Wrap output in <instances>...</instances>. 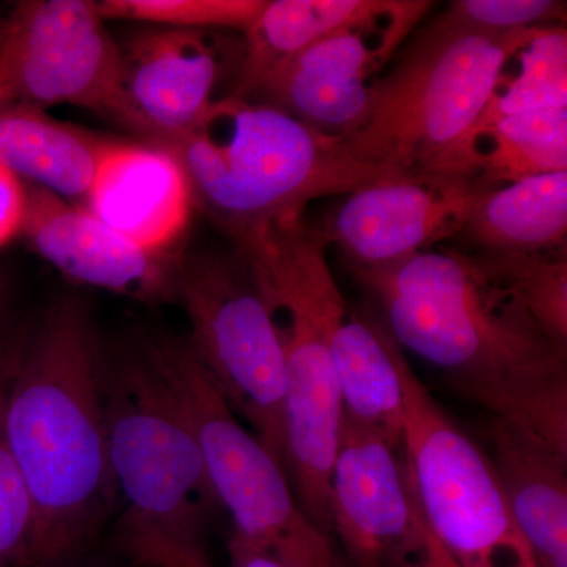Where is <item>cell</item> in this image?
<instances>
[{
  "mask_svg": "<svg viewBox=\"0 0 567 567\" xmlns=\"http://www.w3.org/2000/svg\"><path fill=\"white\" fill-rule=\"evenodd\" d=\"M35 567H118L117 563L104 554L99 546L91 548L81 554L70 555V557L55 559V561L47 563Z\"/></svg>",
  "mask_w": 567,
  "mask_h": 567,
  "instance_id": "obj_31",
  "label": "cell"
},
{
  "mask_svg": "<svg viewBox=\"0 0 567 567\" xmlns=\"http://www.w3.org/2000/svg\"><path fill=\"white\" fill-rule=\"evenodd\" d=\"M417 522H420V546H417L415 554L406 559L405 565L402 567H464L436 539L432 529L425 524L420 503H417Z\"/></svg>",
  "mask_w": 567,
  "mask_h": 567,
  "instance_id": "obj_30",
  "label": "cell"
},
{
  "mask_svg": "<svg viewBox=\"0 0 567 567\" xmlns=\"http://www.w3.org/2000/svg\"><path fill=\"white\" fill-rule=\"evenodd\" d=\"M14 347L17 339H3L0 344V427H2L3 405H6L7 388L13 364Z\"/></svg>",
  "mask_w": 567,
  "mask_h": 567,
  "instance_id": "obj_32",
  "label": "cell"
},
{
  "mask_svg": "<svg viewBox=\"0 0 567 567\" xmlns=\"http://www.w3.org/2000/svg\"><path fill=\"white\" fill-rule=\"evenodd\" d=\"M350 268L399 346L439 369L466 401L567 456V349L513 290L454 246Z\"/></svg>",
  "mask_w": 567,
  "mask_h": 567,
  "instance_id": "obj_1",
  "label": "cell"
},
{
  "mask_svg": "<svg viewBox=\"0 0 567 567\" xmlns=\"http://www.w3.org/2000/svg\"><path fill=\"white\" fill-rule=\"evenodd\" d=\"M402 445L425 524L464 567H539L486 451L462 431L398 352Z\"/></svg>",
  "mask_w": 567,
  "mask_h": 567,
  "instance_id": "obj_9",
  "label": "cell"
},
{
  "mask_svg": "<svg viewBox=\"0 0 567 567\" xmlns=\"http://www.w3.org/2000/svg\"><path fill=\"white\" fill-rule=\"evenodd\" d=\"M22 237L73 281L141 301L177 297L182 257L145 251L93 215L58 194L25 183Z\"/></svg>",
  "mask_w": 567,
  "mask_h": 567,
  "instance_id": "obj_15",
  "label": "cell"
},
{
  "mask_svg": "<svg viewBox=\"0 0 567 567\" xmlns=\"http://www.w3.org/2000/svg\"><path fill=\"white\" fill-rule=\"evenodd\" d=\"M107 141L39 107L0 103V159L62 199L87 197Z\"/></svg>",
  "mask_w": 567,
  "mask_h": 567,
  "instance_id": "obj_20",
  "label": "cell"
},
{
  "mask_svg": "<svg viewBox=\"0 0 567 567\" xmlns=\"http://www.w3.org/2000/svg\"><path fill=\"white\" fill-rule=\"evenodd\" d=\"M87 208L123 237L156 254L174 252L192 221L188 177L169 152L142 142L107 141Z\"/></svg>",
  "mask_w": 567,
  "mask_h": 567,
  "instance_id": "obj_16",
  "label": "cell"
},
{
  "mask_svg": "<svg viewBox=\"0 0 567 567\" xmlns=\"http://www.w3.org/2000/svg\"><path fill=\"white\" fill-rule=\"evenodd\" d=\"M488 192L450 174L380 178L347 194L320 230L350 267H385L456 240Z\"/></svg>",
  "mask_w": 567,
  "mask_h": 567,
  "instance_id": "obj_12",
  "label": "cell"
},
{
  "mask_svg": "<svg viewBox=\"0 0 567 567\" xmlns=\"http://www.w3.org/2000/svg\"><path fill=\"white\" fill-rule=\"evenodd\" d=\"M11 303V286L7 275L0 270V344L3 342V328L9 317Z\"/></svg>",
  "mask_w": 567,
  "mask_h": 567,
  "instance_id": "obj_34",
  "label": "cell"
},
{
  "mask_svg": "<svg viewBox=\"0 0 567 567\" xmlns=\"http://www.w3.org/2000/svg\"><path fill=\"white\" fill-rule=\"evenodd\" d=\"M25 207V182L0 159V249L20 237L24 226Z\"/></svg>",
  "mask_w": 567,
  "mask_h": 567,
  "instance_id": "obj_29",
  "label": "cell"
},
{
  "mask_svg": "<svg viewBox=\"0 0 567 567\" xmlns=\"http://www.w3.org/2000/svg\"><path fill=\"white\" fill-rule=\"evenodd\" d=\"M328 246L319 226L300 215L254 235L244 256L286 353L284 468L306 517L334 543L330 480L344 413L330 334L347 303L328 264Z\"/></svg>",
  "mask_w": 567,
  "mask_h": 567,
  "instance_id": "obj_4",
  "label": "cell"
},
{
  "mask_svg": "<svg viewBox=\"0 0 567 567\" xmlns=\"http://www.w3.org/2000/svg\"><path fill=\"white\" fill-rule=\"evenodd\" d=\"M137 338L188 417L213 492L233 518L229 555H262L284 567H349L301 511L281 462L234 415L188 339L159 331Z\"/></svg>",
  "mask_w": 567,
  "mask_h": 567,
  "instance_id": "obj_7",
  "label": "cell"
},
{
  "mask_svg": "<svg viewBox=\"0 0 567 567\" xmlns=\"http://www.w3.org/2000/svg\"><path fill=\"white\" fill-rule=\"evenodd\" d=\"M330 509L347 566H404L421 540L404 445L342 417Z\"/></svg>",
  "mask_w": 567,
  "mask_h": 567,
  "instance_id": "obj_13",
  "label": "cell"
},
{
  "mask_svg": "<svg viewBox=\"0 0 567 567\" xmlns=\"http://www.w3.org/2000/svg\"><path fill=\"white\" fill-rule=\"evenodd\" d=\"M267 0H100V17L106 20L144 22L158 28L245 32L262 13Z\"/></svg>",
  "mask_w": 567,
  "mask_h": 567,
  "instance_id": "obj_25",
  "label": "cell"
},
{
  "mask_svg": "<svg viewBox=\"0 0 567 567\" xmlns=\"http://www.w3.org/2000/svg\"><path fill=\"white\" fill-rule=\"evenodd\" d=\"M434 2L383 0L371 17L328 33L271 71L249 102L271 104L346 140L368 118L380 80Z\"/></svg>",
  "mask_w": 567,
  "mask_h": 567,
  "instance_id": "obj_11",
  "label": "cell"
},
{
  "mask_svg": "<svg viewBox=\"0 0 567 567\" xmlns=\"http://www.w3.org/2000/svg\"><path fill=\"white\" fill-rule=\"evenodd\" d=\"M0 103L73 104L133 132L121 48L95 2L24 0L0 18Z\"/></svg>",
  "mask_w": 567,
  "mask_h": 567,
  "instance_id": "obj_10",
  "label": "cell"
},
{
  "mask_svg": "<svg viewBox=\"0 0 567 567\" xmlns=\"http://www.w3.org/2000/svg\"><path fill=\"white\" fill-rule=\"evenodd\" d=\"M230 561L226 567H284L271 558L262 557V555L237 554L229 555ZM213 567H216L213 565Z\"/></svg>",
  "mask_w": 567,
  "mask_h": 567,
  "instance_id": "obj_33",
  "label": "cell"
},
{
  "mask_svg": "<svg viewBox=\"0 0 567 567\" xmlns=\"http://www.w3.org/2000/svg\"><path fill=\"white\" fill-rule=\"evenodd\" d=\"M107 454L126 502L122 527L148 528L204 546L218 505L188 417L140 338L102 352Z\"/></svg>",
  "mask_w": 567,
  "mask_h": 567,
  "instance_id": "obj_6",
  "label": "cell"
},
{
  "mask_svg": "<svg viewBox=\"0 0 567 567\" xmlns=\"http://www.w3.org/2000/svg\"><path fill=\"white\" fill-rule=\"evenodd\" d=\"M399 350L379 316L350 311L349 306L331 330V363L344 420L402 445L405 409Z\"/></svg>",
  "mask_w": 567,
  "mask_h": 567,
  "instance_id": "obj_19",
  "label": "cell"
},
{
  "mask_svg": "<svg viewBox=\"0 0 567 567\" xmlns=\"http://www.w3.org/2000/svg\"><path fill=\"white\" fill-rule=\"evenodd\" d=\"M539 28L470 31L440 14L377 81L368 118L344 145L386 178L427 173L476 122L503 66Z\"/></svg>",
  "mask_w": 567,
  "mask_h": 567,
  "instance_id": "obj_5",
  "label": "cell"
},
{
  "mask_svg": "<svg viewBox=\"0 0 567 567\" xmlns=\"http://www.w3.org/2000/svg\"><path fill=\"white\" fill-rule=\"evenodd\" d=\"M33 524L31 492L0 431V567H21Z\"/></svg>",
  "mask_w": 567,
  "mask_h": 567,
  "instance_id": "obj_27",
  "label": "cell"
},
{
  "mask_svg": "<svg viewBox=\"0 0 567 567\" xmlns=\"http://www.w3.org/2000/svg\"><path fill=\"white\" fill-rule=\"evenodd\" d=\"M102 352L91 308L74 293L54 298L17 339L0 431L35 509L21 567L91 550L115 514Z\"/></svg>",
  "mask_w": 567,
  "mask_h": 567,
  "instance_id": "obj_2",
  "label": "cell"
},
{
  "mask_svg": "<svg viewBox=\"0 0 567 567\" xmlns=\"http://www.w3.org/2000/svg\"><path fill=\"white\" fill-rule=\"evenodd\" d=\"M555 107H567L565 24L537 29L535 35L511 55L486 107L473 125Z\"/></svg>",
  "mask_w": 567,
  "mask_h": 567,
  "instance_id": "obj_23",
  "label": "cell"
},
{
  "mask_svg": "<svg viewBox=\"0 0 567 567\" xmlns=\"http://www.w3.org/2000/svg\"><path fill=\"white\" fill-rule=\"evenodd\" d=\"M486 451L511 516L539 567H567V456L535 432L492 416Z\"/></svg>",
  "mask_w": 567,
  "mask_h": 567,
  "instance_id": "obj_17",
  "label": "cell"
},
{
  "mask_svg": "<svg viewBox=\"0 0 567 567\" xmlns=\"http://www.w3.org/2000/svg\"><path fill=\"white\" fill-rule=\"evenodd\" d=\"M566 11L558 0H456L442 14L470 31L505 33L565 24Z\"/></svg>",
  "mask_w": 567,
  "mask_h": 567,
  "instance_id": "obj_26",
  "label": "cell"
},
{
  "mask_svg": "<svg viewBox=\"0 0 567 567\" xmlns=\"http://www.w3.org/2000/svg\"><path fill=\"white\" fill-rule=\"evenodd\" d=\"M114 550L134 567H213L204 546L182 543L148 528L117 525Z\"/></svg>",
  "mask_w": 567,
  "mask_h": 567,
  "instance_id": "obj_28",
  "label": "cell"
},
{
  "mask_svg": "<svg viewBox=\"0 0 567 567\" xmlns=\"http://www.w3.org/2000/svg\"><path fill=\"white\" fill-rule=\"evenodd\" d=\"M152 145L177 159L194 205L234 244L276 219L305 213L312 200L347 196L386 178L354 159L339 137L271 104L233 95L216 100L192 128Z\"/></svg>",
  "mask_w": 567,
  "mask_h": 567,
  "instance_id": "obj_3",
  "label": "cell"
},
{
  "mask_svg": "<svg viewBox=\"0 0 567 567\" xmlns=\"http://www.w3.org/2000/svg\"><path fill=\"white\" fill-rule=\"evenodd\" d=\"M216 31L145 25L122 44V87L142 144L177 136L199 122L229 61H241V43L229 47Z\"/></svg>",
  "mask_w": 567,
  "mask_h": 567,
  "instance_id": "obj_14",
  "label": "cell"
},
{
  "mask_svg": "<svg viewBox=\"0 0 567 567\" xmlns=\"http://www.w3.org/2000/svg\"><path fill=\"white\" fill-rule=\"evenodd\" d=\"M559 171H567V107L472 125L427 173L456 175L496 189Z\"/></svg>",
  "mask_w": 567,
  "mask_h": 567,
  "instance_id": "obj_18",
  "label": "cell"
},
{
  "mask_svg": "<svg viewBox=\"0 0 567 567\" xmlns=\"http://www.w3.org/2000/svg\"><path fill=\"white\" fill-rule=\"evenodd\" d=\"M383 0H275L244 32L233 96L249 100L260 82L309 44L371 17Z\"/></svg>",
  "mask_w": 567,
  "mask_h": 567,
  "instance_id": "obj_22",
  "label": "cell"
},
{
  "mask_svg": "<svg viewBox=\"0 0 567 567\" xmlns=\"http://www.w3.org/2000/svg\"><path fill=\"white\" fill-rule=\"evenodd\" d=\"M567 171L492 189L454 248L473 254H566Z\"/></svg>",
  "mask_w": 567,
  "mask_h": 567,
  "instance_id": "obj_21",
  "label": "cell"
},
{
  "mask_svg": "<svg viewBox=\"0 0 567 567\" xmlns=\"http://www.w3.org/2000/svg\"><path fill=\"white\" fill-rule=\"evenodd\" d=\"M468 254L513 290L543 330L567 349L566 254Z\"/></svg>",
  "mask_w": 567,
  "mask_h": 567,
  "instance_id": "obj_24",
  "label": "cell"
},
{
  "mask_svg": "<svg viewBox=\"0 0 567 567\" xmlns=\"http://www.w3.org/2000/svg\"><path fill=\"white\" fill-rule=\"evenodd\" d=\"M177 297L192 327L186 339L216 390L284 465L286 353L248 260L235 246L183 256Z\"/></svg>",
  "mask_w": 567,
  "mask_h": 567,
  "instance_id": "obj_8",
  "label": "cell"
}]
</instances>
